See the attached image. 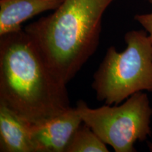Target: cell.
<instances>
[{"label": "cell", "instance_id": "obj_10", "mask_svg": "<svg viewBox=\"0 0 152 152\" xmlns=\"http://www.w3.org/2000/svg\"><path fill=\"white\" fill-rule=\"evenodd\" d=\"M148 147L151 151H152V142H148Z\"/></svg>", "mask_w": 152, "mask_h": 152}, {"label": "cell", "instance_id": "obj_5", "mask_svg": "<svg viewBox=\"0 0 152 152\" xmlns=\"http://www.w3.org/2000/svg\"><path fill=\"white\" fill-rule=\"evenodd\" d=\"M76 108L42 123L30 126L34 152H65L75 130L83 123Z\"/></svg>", "mask_w": 152, "mask_h": 152}, {"label": "cell", "instance_id": "obj_8", "mask_svg": "<svg viewBox=\"0 0 152 152\" xmlns=\"http://www.w3.org/2000/svg\"><path fill=\"white\" fill-rule=\"evenodd\" d=\"M106 144L88 125L83 123L75 130L65 152H109Z\"/></svg>", "mask_w": 152, "mask_h": 152}, {"label": "cell", "instance_id": "obj_6", "mask_svg": "<svg viewBox=\"0 0 152 152\" xmlns=\"http://www.w3.org/2000/svg\"><path fill=\"white\" fill-rule=\"evenodd\" d=\"M64 0H0V36L22 30L26 20L55 10Z\"/></svg>", "mask_w": 152, "mask_h": 152}, {"label": "cell", "instance_id": "obj_1", "mask_svg": "<svg viewBox=\"0 0 152 152\" xmlns=\"http://www.w3.org/2000/svg\"><path fill=\"white\" fill-rule=\"evenodd\" d=\"M66 85L24 30L0 36V104L40 124L71 107Z\"/></svg>", "mask_w": 152, "mask_h": 152}, {"label": "cell", "instance_id": "obj_3", "mask_svg": "<svg viewBox=\"0 0 152 152\" xmlns=\"http://www.w3.org/2000/svg\"><path fill=\"white\" fill-rule=\"evenodd\" d=\"M124 38L125 50L109 47L93 75L96 99L107 105H118L138 92H152L151 38L145 30H130Z\"/></svg>", "mask_w": 152, "mask_h": 152}, {"label": "cell", "instance_id": "obj_4", "mask_svg": "<svg viewBox=\"0 0 152 152\" xmlns=\"http://www.w3.org/2000/svg\"><path fill=\"white\" fill-rule=\"evenodd\" d=\"M75 108L83 122L115 152H135L134 144L151 135L152 108L143 92L131 95L118 105L92 109L79 100Z\"/></svg>", "mask_w": 152, "mask_h": 152}, {"label": "cell", "instance_id": "obj_9", "mask_svg": "<svg viewBox=\"0 0 152 152\" xmlns=\"http://www.w3.org/2000/svg\"><path fill=\"white\" fill-rule=\"evenodd\" d=\"M148 1L152 4V0H148ZM134 18L144 28L152 39V12L149 14H137Z\"/></svg>", "mask_w": 152, "mask_h": 152}, {"label": "cell", "instance_id": "obj_7", "mask_svg": "<svg viewBox=\"0 0 152 152\" xmlns=\"http://www.w3.org/2000/svg\"><path fill=\"white\" fill-rule=\"evenodd\" d=\"M31 125L0 104V151L34 152Z\"/></svg>", "mask_w": 152, "mask_h": 152}, {"label": "cell", "instance_id": "obj_2", "mask_svg": "<svg viewBox=\"0 0 152 152\" xmlns=\"http://www.w3.org/2000/svg\"><path fill=\"white\" fill-rule=\"evenodd\" d=\"M114 0H64L24 30L58 79L67 84L99 45L102 18Z\"/></svg>", "mask_w": 152, "mask_h": 152}]
</instances>
